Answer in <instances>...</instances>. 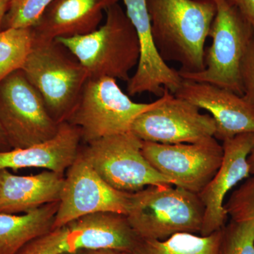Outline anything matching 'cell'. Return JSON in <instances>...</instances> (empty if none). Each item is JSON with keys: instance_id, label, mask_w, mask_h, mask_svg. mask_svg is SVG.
<instances>
[{"instance_id": "cell-19", "label": "cell", "mask_w": 254, "mask_h": 254, "mask_svg": "<svg viewBox=\"0 0 254 254\" xmlns=\"http://www.w3.org/2000/svg\"><path fill=\"white\" fill-rule=\"evenodd\" d=\"M60 201L22 215L0 213V254H17L29 242L53 230Z\"/></svg>"}, {"instance_id": "cell-5", "label": "cell", "mask_w": 254, "mask_h": 254, "mask_svg": "<svg viewBox=\"0 0 254 254\" xmlns=\"http://www.w3.org/2000/svg\"><path fill=\"white\" fill-rule=\"evenodd\" d=\"M109 77L88 78L67 123L77 127L85 143L131 131L137 117L160 104L135 103Z\"/></svg>"}, {"instance_id": "cell-16", "label": "cell", "mask_w": 254, "mask_h": 254, "mask_svg": "<svg viewBox=\"0 0 254 254\" xmlns=\"http://www.w3.org/2000/svg\"><path fill=\"white\" fill-rule=\"evenodd\" d=\"M64 227L68 253L99 250L133 252L140 241L126 215L121 213L89 214Z\"/></svg>"}, {"instance_id": "cell-20", "label": "cell", "mask_w": 254, "mask_h": 254, "mask_svg": "<svg viewBox=\"0 0 254 254\" xmlns=\"http://www.w3.org/2000/svg\"><path fill=\"white\" fill-rule=\"evenodd\" d=\"M223 229V228H222ZM222 229L208 236L175 234L165 240H140L133 254H220Z\"/></svg>"}, {"instance_id": "cell-28", "label": "cell", "mask_w": 254, "mask_h": 254, "mask_svg": "<svg viewBox=\"0 0 254 254\" xmlns=\"http://www.w3.org/2000/svg\"><path fill=\"white\" fill-rule=\"evenodd\" d=\"M77 254H133L132 252L117 250H83L76 252Z\"/></svg>"}, {"instance_id": "cell-30", "label": "cell", "mask_w": 254, "mask_h": 254, "mask_svg": "<svg viewBox=\"0 0 254 254\" xmlns=\"http://www.w3.org/2000/svg\"><path fill=\"white\" fill-rule=\"evenodd\" d=\"M8 1L9 0H0V31L3 29L5 15L7 11Z\"/></svg>"}, {"instance_id": "cell-22", "label": "cell", "mask_w": 254, "mask_h": 254, "mask_svg": "<svg viewBox=\"0 0 254 254\" xmlns=\"http://www.w3.org/2000/svg\"><path fill=\"white\" fill-rule=\"evenodd\" d=\"M220 254H254V221H233L222 229Z\"/></svg>"}, {"instance_id": "cell-27", "label": "cell", "mask_w": 254, "mask_h": 254, "mask_svg": "<svg viewBox=\"0 0 254 254\" xmlns=\"http://www.w3.org/2000/svg\"><path fill=\"white\" fill-rule=\"evenodd\" d=\"M229 4L237 8L254 28V0H225Z\"/></svg>"}, {"instance_id": "cell-2", "label": "cell", "mask_w": 254, "mask_h": 254, "mask_svg": "<svg viewBox=\"0 0 254 254\" xmlns=\"http://www.w3.org/2000/svg\"><path fill=\"white\" fill-rule=\"evenodd\" d=\"M105 23L83 36L56 39L83 65L89 78L109 77L128 81L137 66L140 47L126 11L119 3L105 11Z\"/></svg>"}, {"instance_id": "cell-21", "label": "cell", "mask_w": 254, "mask_h": 254, "mask_svg": "<svg viewBox=\"0 0 254 254\" xmlns=\"http://www.w3.org/2000/svg\"><path fill=\"white\" fill-rule=\"evenodd\" d=\"M33 46L31 28H10L0 31V83L23 68Z\"/></svg>"}, {"instance_id": "cell-29", "label": "cell", "mask_w": 254, "mask_h": 254, "mask_svg": "<svg viewBox=\"0 0 254 254\" xmlns=\"http://www.w3.org/2000/svg\"><path fill=\"white\" fill-rule=\"evenodd\" d=\"M11 149V146H10L9 142H8L4 129H3L1 124H0V151H6V150Z\"/></svg>"}, {"instance_id": "cell-26", "label": "cell", "mask_w": 254, "mask_h": 254, "mask_svg": "<svg viewBox=\"0 0 254 254\" xmlns=\"http://www.w3.org/2000/svg\"><path fill=\"white\" fill-rule=\"evenodd\" d=\"M240 77L242 96L254 108V37L241 62Z\"/></svg>"}, {"instance_id": "cell-31", "label": "cell", "mask_w": 254, "mask_h": 254, "mask_svg": "<svg viewBox=\"0 0 254 254\" xmlns=\"http://www.w3.org/2000/svg\"><path fill=\"white\" fill-rule=\"evenodd\" d=\"M248 164L250 166L251 175H254V148L248 157Z\"/></svg>"}, {"instance_id": "cell-23", "label": "cell", "mask_w": 254, "mask_h": 254, "mask_svg": "<svg viewBox=\"0 0 254 254\" xmlns=\"http://www.w3.org/2000/svg\"><path fill=\"white\" fill-rule=\"evenodd\" d=\"M53 1L54 0H9L3 29L33 27Z\"/></svg>"}, {"instance_id": "cell-8", "label": "cell", "mask_w": 254, "mask_h": 254, "mask_svg": "<svg viewBox=\"0 0 254 254\" xmlns=\"http://www.w3.org/2000/svg\"><path fill=\"white\" fill-rule=\"evenodd\" d=\"M0 124L11 149L48 141L58 133L60 125L50 116L21 69L0 83Z\"/></svg>"}, {"instance_id": "cell-11", "label": "cell", "mask_w": 254, "mask_h": 254, "mask_svg": "<svg viewBox=\"0 0 254 254\" xmlns=\"http://www.w3.org/2000/svg\"><path fill=\"white\" fill-rule=\"evenodd\" d=\"M215 130L211 115L165 88L163 102L137 117L131 128L141 141L163 144L195 143L214 137Z\"/></svg>"}, {"instance_id": "cell-10", "label": "cell", "mask_w": 254, "mask_h": 254, "mask_svg": "<svg viewBox=\"0 0 254 254\" xmlns=\"http://www.w3.org/2000/svg\"><path fill=\"white\" fill-rule=\"evenodd\" d=\"M131 194L107 183L80 150L66 171L53 230L92 213L113 212L126 215Z\"/></svg>"}, {"instance_id": "cell-7", "label": "cell", "mask_w": 254, "mask_h": 254, "mask_svg": "<svg viewBox=\"0 0 254 254\" xmlns=\"http://www.w3.org/2000/svg\"><path fill=\"white\" fill-rule=\"evenodd\" d=\"M83 156L107 183L122 191H138L151 185H171L148 161L143 141L131 131L86 143Z\"/></svg>"}, {"instance_id": "cell-12", "label": "cell", "mask_w": 254, "mask_h": 254, "mask_svg": "<svg viewBox=\"0 0 254 254\" xmlns=\"http://www.w3.org/2000/svg\"><path fill=\"white\" fill-rule=\"evenodd\" d=\"M127 16L136 31L140 57L136 71L127 81V93L133 96L149 93L161 97L165 89L175 94L183 78L170 67L159 54L152 35L151 24L145 0H123Z\"/></svg>"}, {"instance_id": "cell-32", "label": "cell", "mask_w": 254, "mask_h": 254, "mask_svg": "<svg viewBox=\"0 0 254 254\" xmlns=\"http://www.w3.org/2000/svg\"><path fill=\"white\" fill-rule=\"evenodd\" d=\"M63 254H77L76 252H74V253H68V252H66V253H64Z\"/></svg>"}, {"instance_id": "cell-24", "label": "cell", "mask_w": 254, "mask_h": 254, "mask_svg": "<svg viewBox=\"0 0 254 254\" xmlns=\"http://www.w3.org/2000/svg\"><path fill=\"white\" fill-rule=\"evenodd\" d=\"M225 209L233 221H254V175L234 190Z\"/></svg>"}, {"instance_id": "cell-25", "label": "cell", "mask_w": 254, "mask_h": 254, "mask_svg": "<svg viewBox=\"0 0 254 254\" xmlns=\"http://www.w3.org/2000/svg\"><path fill=\"white\" fill-rule=\"evenodd\" d=\"M68 252L66 228L54 229L25 246L17 254H63Z\"/></svg>"}, {"instance_id": "cell-17", "label": "cell", "mask_w": 254, "mask_h": 254, "mask_svg": "<svg viewBox=\"0 0 254 254\" xmlns=\"http://www.w3.org/2000/svg\"><path fill=\"white\" fill-rule=\"evenodd\" d=\"M81 141L77 127L64 122L60 123L58 133L48 141L0 151V170L36 168L64 174L77 158Z\"/></svg>"}, {"instance_id": "cell-18", "label": "cell", "mask_w": 254, "mask_h": 254, "mask_svg": "<svg viewBox=\"0 0 254 254\" xmlns=\"http://www.w3.org/2000/svg\"><path fill=\"white\" fill-rule=\"evenodd\" d=\"M64 174L47 171L20 176L0 170V213H24L60 201Z\"/></svg>"}, {"instance_id": "cell-1", "label": "cell", "mask_w": 254, "mask_h": 254, "mask_svg": "<svg viewBox=\"0 0 254 254\" xmlns=\"http://www.w3.org/2000/svg\"><path fill=\"white\" fill-rule=\"evenodd\" d=\"M152 35L165 62L180 64V72L205 68L204 48L216 14L213 0H145Z\"/></svg>"}, {"instance_id": "cell-13", "label": "cell", "mask_w": 254, "mask_h": 254, "mask_svg": "<svg viewBox=\"0 0 254 254\" xmlns=\"http://www.w3.org/2000/svg\"><path fill=\"white\" fill-rule=\"evenodd\" d=\"M221 165L206 187L198 193L204 205L200 235L208 236L222 230L227 219L226 195L239 182L250 177L248 157L254 148V133H242L223 141Z\"/></svg>"}, {"instance_id": "cell-6", "label": "cell", "mask_w": 254, "mask_h": 254, "mask_svg": "<svg viewBox=\"0 0 254 254\" xmlns=\"http://www.w3.org/2000/svg\"><path fill=\"white\" fill-rule=\"evenodd\" d=\"M216 4L208 37L212 45L205 50L203 71L182 73L185 80L210 83L243 95L240 77L241 62L254 37V28L237 8L225 0H213Z\"/></svg>"}, {"instance_id": "cell-3", "label": "cell", "mask_w": 254, "mask_h": 254, "mask_svg": "<svg viewBox=\"0 0 254 254\" xmlns=\"http://www.w3.org/2000/svg\"><path fill=\"white\" fill-rule=\"evenodd\" d=\"M204 205L197 193L171 185L133 192L126 215L140 240H165L175 234L201 231Z\"/></svg>"}, {"instance_id": "cell-14", "label": "cell", "mask_w": 254, "mask_h": 254, "mask_svg": "<svg viewBox=\"0 0 254 254\" xmlns=\"http://www.w3.org/2000/svg\"><path fill=\"white\" fill-rule=\"evenodd\" d=\"M174 95L210 113L215 120L217 140L223 142L254 133V108L242 95L210 83L185 79Z\"/></svg>"}, {"instance_id": "cell-4", "label": "cell", "mask_w": 254, "mask_h": 254, "mask_svg": "<svg viewBox=\"0 0 254 254\" xmlns=\"http://www.w3.org/2000/svg\"><path fill=\"white\" fill-rule=\"evenodd\" d=\"M58 124L67 121L88 75L83 65L60 42H33L21 68Z\"/></svg>"}, {"instance_id": "cell-15", "label": "cell", "mask_w": 254, "mask_h": 254, "mask_svg": "<svg viewBox=\"0 0 254 254\" xmlns=\"http://www.w3.org/2000/svg\"><path fill=\"white\" fill-rule=\"evenodd\" d=\"M119 0H54L32 27L33 42L83 36L99 28L105 11Z\"/></svg>"}, {"instance_id": "cell-9", "label": "cell", "mask_w": 254, "mask_h": 254, "mask_svg": "<svg viewBox=\"0 0 254 254\" xmlns=\"http://www.w3.org/2000/svg\"><path fill=\"white\" fill-rule=\"evenodd\" d=\"M142 152L150 165L174 186L197 194L215 176L223 157L222 145L215 137L177 144L143 141Z\"/></svg>"}]
</instances>
